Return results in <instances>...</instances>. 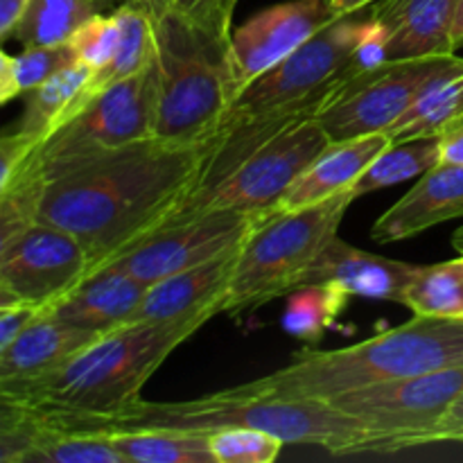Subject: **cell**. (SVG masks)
I'll list each match as a JSON object with an SVG mask.
<instances>
[{"label":"cell","instance_id":"6da1fadb","mask_svg":"<svg viewBox=\"0 0 463 463\" xmlns=\"http://www.w3.org/2000/svg\"><path fill=\"white\" fill-rule=\"evenodd\" d=\"M211 138L199 145L138 140L52 172L36 222L75 235L90 271L98 269L175 217L193 193Z\"/></svg>","mask_w":463,"mask_h":463},{"label":"cell","instance_id":"7a4b0ae2","mask_svg":"<svg viewBox=\"0 0 463 463\" xmlns=\"http://www.w3.org/2000/svg\"><path fill=\"white\" fill-rule=\"evenodd\" d=\"M52 430L109 434L122 430H170L206 434L226 428H258L285 443L319 446L330 455L389 452L384 439L375 437L357 419L328 401H283L253 393L242 384L194 401L156 402L134 398L109 414H36Z\"/></svg>","mask_w":463,"mask_h":463},{"label":"cell","instance_id":"3957f363","mask_svg":"<svg viewBox=\"0 0 463 463\" xmlns=\"http://www.w3.org/2000/svg\"><path fill=\"white\" fill-rule=\"evenodd\" d=\"M457 366H463V319L414 315L353 346L301 353L285 369L242 387L283 401H330L371 384Z\"/></svg>","mask_w":463,"mask_h":463},{"label":"cell","instance_id":"277c9868","mask_svg":"<svg viewBox=\"0 0 463 463\" xmlns=\"http://www.w3.org/2000/svg\"><path fill=\"white\" fill-rule=\"evenodd\" d=\"M206 324V319L127 324L93 339L50 373L0 389L36 414H109L138 398L172 351Z\"/></svg>","mask_w":463,"mask_h":463},{"label":"cell","instance_id":"5b68a950","mask_svg":"<svg viewBox=\"0 0 463 463\" xmlns=\"http://www.w3.org/2000/svg\"><path fill=\"white\" fill-rule=\"evenodd\" d=\"M156 122L154 138L206 143L224 122L240 89L231 39H220L176 12L156 18Z\"/></svg>","mask_w":463,"mask_h":463},{"label":"cell","instance_id":"8992f818","mask_svg":"<svg viewBox=\"0 0 463 463\" xmlns=\"http://www.w3.org/2000/svg\"><path fill=\"white\" fill-rule=\"evenodd\" d=\"M355 202L342 193L297 211H271L242 242L222 312L240 315L288 297Z\"/></svg>","mask_w":463,"mask_h":463},{"label":"cell","instance_id":"52a82bcc","mask_svg":"<svg viewBox=\"0 0 463 463\" xmlns=\"http://www.w3.org/2000/svg\"><path fill=\"white\" fill-rule=\"evenodd\" d=\"M371 25L369 14L337 16L283 61L249 81L233 99L224 122L267 116L335 95L348 77L357 75V50Z\"/></svg>","mask_w":463,"mask_h":463},{"label":"cell","instance_id":"ba28073f","mask_svg":"<svg viewBox=\"0 0 463 463\" xmlns=\"http://www.w3.org/2000/svg\"><path fill=\"white\" fill-rule=\"evenodd\" d=\"M156 66L98 90L80 113L36 147L43 176L98 154L154 138Z\"/></svg>","mask_w":463,"mask_h":463},{"label":"cell","instance_id":"9c48e42d","mask_svg":"<svg viewBox=\"0 0 463 463\" xmlns=\"http://www.w3.org/2000/svg\"><path fill=\"white\" fill-rule=\"evenodd\" d=\"M328 143V134L315 113L297 118L249 149L247 156L215 188L185 199L172 220L194 215L206 208L276 211L289 185L324 152Z\"/></svg>","mask_w":463,"mask_h":463},{"label":"cell","instance_id":"30bf717a","mask_svg":"<svg viewBox=\"0 0 463 463\" xmlns=\"http://www.w3.org/2000/svg\"><path fill=\"white\" fill-rule=\"evenodd\" d=\"M463 72V57L384 61L348 77L319 111L317 120L330 140H348L387 131L425 90L446 77Z\"/></svg>","mask_w":463,"mask_h":463},{"label":"cell","instance_id":"8fae6325","mask_svg":"<svg viewBox=\"0 0 463 463\" xmlns=\"http://www.w3.org/2000/svg\"><path fill=\"white\" fill-rule=\"evenodd\" d=\"M463 393V366L371 384L330 398V405L384 439L389 452L430 446L452 402Z\"/></svg>","mask_w":463,"mask_h":463},{"label":"cell","instance_id":"7c38bea8","mask_svg":"<svg viewBox=\"0 0 463 463\" xmlns=\"http://www.w3.org/2000/svg\"><path fill=\"white\" fill-rule=\"evenodd\" d=\"M269 213L206 208L167 222L104 265L118 267L140 283L152 285L176 271L203 265L240 249Z\"/></svg>","mask_w":463,"mask_h":463},{"label":"cell","instance_id":"4fadbf2b","mask_svg":"<svg viewBox=\"0 0 463 463\" xmlns=\"http://www.w3.org/2000/svg\"><path fill=\"white\" fill-rule=\"evenodd\" d=\"M89 271V256L75 235L34 222L0 262V283L23 306L45 310Z\"/></svg>","mask_w":463,"mask_h":463},{"label":"cell","instance_id":"5bb4252c","mask_svg":"<svg viewBox=\"0 0 463 463\" xmlns=\"http://www.w3.org/2000/svg\"><path fill=\"white\" fill-rule=\"evenodd\" d=\"M337 16L333 0H285L235 27L231 32V63L238 89L242 90L283 61Z\"/></svg>","mask_w":463,"mask_h":463},{"label":"cell","instance_id":"9a60e30c","mask_svg":"<svg viewBox=\"0 0 463 463\" xmlns=\"http://www.w3.org/2000/svg\"><path fill=\"white\" fill-rule=\"evenodd\" d=\"M414 267L416 265H410V262L362 251V249L344 242L339 235H333L319 251V256L315 258V262L307 267L306 274L301 276L297 288L301 285H335V288L344 289L348 297H364L371 301H389L402 306L407 280H410Z\"/></svg>","mask_w":463,"mask_h":463},{"label":"cell","instance_id":"2e32d148","mask_svg":"<svg viewBox=\"0 0 463 463\" xmlns=\"http://www.w3.org/2000/svg\"><path fill=\"white\" fill-rule=\"evenodd\" d=\"M235 256H238V249L215 260L188 267L147 285L143 303L136 310L131 324L215 319V315H222V303H224L231 276H233Z\"/></svg>","mask_w":463,"mask_h":463},{"label":"cell","instance_id":"e0dca14e","mask_svg":"<svg viewBox=\"0 0 463 463\" xmlns=\"http://www.w3.org/2000/svg\"><path fill=\"white\" fill-rule=\"evenodd\" d=\"M369 14L384 32L387 61L455 54V0H375Z\"/></svg>","mask_w":463,"mask_h":463},{"label":"cell","instance_id":"ac0fdd59","mask_svg":"<svg viewBox=\"0 0 463 463\" xmlns=\"http://www.w3.org/2000/svg\"><path fill=\"white\" fill-rule=\"evenodd\" d=\"M147 285L113 265L89 271L66 297L50 307L63 324L102 337L134 321Z\"/></svg>","mask_w":463,"mask_h":463},{"label":"cell","instance_id":"d6986e66","mask_svg":"<svg viewBox=\"0 0 463 463\" xmlns=\"http://www.w3.org/2000/svg\"><path fill=\"white\" fill-rule=\"evenodd\" d=\"M463 217V165L437 163L375 220L371 240L398 242Z\"/></svg>","mask_w":463,"mask_h":463},{"label":"cell","instance_id":"ffe728a7","mask_svg":"<svg viewBox=\"0 0 463 463\" xmlns=\"http://www.w3.org/2000/svg\"><path fill=\"white\" fill-rule=\"evenodd\" d=\"M389 143L392 140L384 131L360 136V138L330 140L324 152L289 185L276 211H297L348 193L357 176L384 147H389Z\"/></svg>","mask_w":463,"mask_h":463},{"label":"cell","instance_id":"44dd1931","mask_svg":"<svg viewBox=\"0 0 463 463\" xmlns=\"http://www.w3.org/2000/svg\"><path fill=\"white\" fill-rule=\"evenodd\" d=\"M95 335L63 324L48 310H39L0 353V387L50 373L89 346Z\"/></svg>","mask_w":463,"mask_h":463},{"label":"cell","instance_id":"7402d4cb","mask_svg":"<svg viewBox=\"0 0 463 463\" xmlns=\"http://www.w3.org/2000/svg\"><path fill=\"white\" fill-rule=\"evenodd\" d=\"M93 75V68L77 61L59 71L36 89L27 90L25 109L14 129L43 143L93 98V90H90Z\"/></svg>","mask_w":463,"mask_h":463},{"label":"cell","instance_id":"603a6c76","mask_svg":"<svg viewBox=\"0 0 463 463\" xmlns=\"http://www.w3.org/2000/svg\"><path fill=\"white\" fill-rule=\"evenodd\" d=\"M111 12L120 23V39L111 61L93 75V95L116 81L138 75L156 59V18L138 5H120Z\"/></svg>","mask_w":463,"mask_h":463},{"label":"cell","instance_id":"cb8c5ba5","mask_svg":"<svg viewBox=\"0 0 463 463\" xmlns=\"http://www.w3.org/2000/svg\"><path fill=\"white\" fill-rule=\"evenodd\" d=\"M463 120V72L430 86L384 134L392 143L441 136Z\"/></svg>","mask_w":463,"mask_h":463},{"label":"cell","instance_id":"d4e9b609","mask_svg":"<svg viewBox=\"0 0 463 463\" xmlns=\"http://www.w3.org/2000/svg\"><path fill=\"white\" fill-rule=\"evenodd\" d=\"M99 12H104L102 0H30L14 30V39L23 48L68 43Z\"/></svg>","mask_w":463,"mask_h":463},{"label":"cell","instance_id":"484cf974","mask_svg":"<svg viewBox=\"0 0 463 463\" xmlns=\"http://www.w3.org/2000/svg\"><path fill=\"white\" fill-rule=\"evenodd\" d=\"M125 463H215L206 434L170 430H122L109 432Z\"/></svg>","mask_w":463,"mask_h":463},{"label":"cell","instance_id":"4316f807","mask_svg":"<svg viewBox=\"0 0 463 463\" xmlns=\"http://www.w3.org/2000/svg\"><path fill=\"white\" fill-rule=\"evenodd\" d=\"M441 163L439 154V136L432 138H414L402 140V143H389L373 161L369 163L364 172L355 179V184L348 188L353 199H360L364 194L378 193L389 185L402 184L407 179L420 176Z\"/></svg>","mask_w":463,"mask_h":463},{"label":"cell","instance_id":"83f0119b","mask_svg":"<svg viewBox=\"0 0 463 463\" xmlns=\"http://www.w3.org/2000/svg\"><path fill=\"white\" fill-rule=\"evenodd\" d=\"M402 306L411 315L463 319V253L437 265H416L407 280Z\"/></svg>","mask_w":463,"mask_h":463},{"label":"cell","instance_id":"f1b7e54d","mask_svg":"<svg viewBox=\"0 0 463 463\" xmlns=\"http://www.w3.org/2000/svg\"><path fill=\"white\" fill-rule=\"evenodd\" d=\"M348 294L335 285H301L288 294L280 324L294 339L315 346L342 315Z\"/></svg>","mask_w":463,"mask_h":463},{"label":"cell","instance_id":"f546056e","mask_svg":"<svg viewBox=\"0 0 463 463\" xmlns=\"http://www.w3.org/2000/svg\"><path fill=\"white\" fill-rule=\"evenodd\" d=\"M39 425L41 437L27 463H125L111 439L104 434L52 430L41 420Z\"/></svg>","mask_w":463,"mask_h":463},{"label":"cell","instance_id":"4dcf8cb0","mask_svg":"<svg viewBox=\"0 0 463 463\" xmlns=\"http://www.w3.org/2000/svg\"><path fill=\"white\" fill-rule=\"evenodd\" d=\"M45 176L41 172L36 152L16 184L0 197V262L18 238L36 222Z\"/></svg>","mask_w":463,"mask_h":463},{"label":"cell","instance_id":"1f68e13d","mask_svg":"<svg viewBox=\"0 0 463 463\" xmlns=\"http://www.w3.org/2000/svg\"><path fill=\"white\" fill-rule=\"evenodd\" d=\"M215 463H274L288 443L258 428H226L208 437Z\"/></svg>","mask_w":463,"mask_h":463},{"label":"cell","instance_id":"d6a6232c","mask_svg":"<svg viewBox=\"0 0 463 463\" xmlns=\"http://www.w3.org/2000/svg\"><path fill=\"white\" fill-rule=\"evenodd\" d=\"M118 39H120V23H118L116 14L99 12L90 21H86L68 43L75 50L77 61L98 72L116 54Z\"/></svg>","mask_w":463,"mask_h":463},{"label":"cell","instance_id":"836d02e7","mask_svg":"<svg viewBox=\"0 0 463 463\" xmlns=\"http://www.w3.org/2000/svg\"><path fill=\"white\" fill-rule=\"evenodd\" d=\"M14 61H16L18 86H21L23 93H27L52 75H57L59 71L77 63V54L71 48V43L34 45V48L23 50L18 57H14Z\"/></svg>","mask_w":463,"mask_h":463},{"label":"cell","instance_id":"e575fe53","mask_svg":"<svg viewBox=\"0 0 463 463\" xmlns=\"http://www.w3.org/2000/svg\"><path fill=\"white\" fill-rule=\"evenodd\" d=\"M235 7L238 0H172V12L220 39H231Z\"/></svg>","mask_w":463,"mask_h":463},{"label":"cell","instance_id":"d590c367","mask_svg":"<svg viewBox=\"0 0 463 463\" xmlns=\"http://www.w3.org/2000/svg\"><path fill=\"white\" fill-rule=\"evenodd\" d=\"M39 145V140L16 129L0 134V197L16 184Z\"/></svg>","mask_w":463,"mask_h":463},{"label":"cell","instance_id":"8d00e7d4","mask_svg":"<svg viewBox=\"0 0 463 463\" xmlns=\"http://www.w3.org/2000/svg\"><path fill=\"white\" fill-rule=\"evenodd\" d=\"M39 437L41 425L34 414L16 428L0 430V463H27Z\"/></svg>","mask_w":463,"mask_h":463},{"label":"cell","instance_id":"74e56055","mask_svg":"<svg viewBox=\"0 0 463 463\" xmlns=\"http://www.w3.org/2000/svg\"><path fill=\"white\" fill-rule=\"evenodd\" d=\"M39 312V307L18 306L0 312V353L12 344V339L21 333L23 326Z\"/></svg>","mask_w":463,"mask_h":463},{"label":"cell","instance_id":"f35d334b","mask_svg":"<svg viewBox=\"0 0 463 463\" xmlns=\"http://www.w3.org/2000/svg\"><path fill=\"white\" fill-rule=\"evenodd\" d=\"M463 441V393L450 405L432 434V443Z\"/></svg>","mask_w":463,"mask_h":463},{"label":"cell","instance_id":"ab89813d","mask_svg":"<svg viewBox=\"0 0 463 463\" xmlns=\"http://www.w3.org/2000/svg\"><path fill=\"white\" fill-rule=\"evenodd\" d=\"M439 154H441V163L463 165V120L448 127L439 136Z\"/></svg>","mask_w":463,"mask_h":463},{"label":"cell","instance_id":"60d3db41","mask_svg":"<svg viewBox=\"0 0 463 463\" xmlns=\"http://www.w3.org/2000/svg\"><path fill=\"white\" fill-rule=\"evenodd\" d=\"M30 416H32L30 407L23 405L18 398L9 396L7 392L0 389V430L16 428V425L25 423Z\"/></svg>","mask_w":463,"mask_h":463},{"label":"cell","instance_id":"b9f144b4","mask_svg":"<svg viewBox=\"0 0 463 463\" xmlns=\"http://www.w3.org/2000/svg\"><path fill=\"white\" fill-rule=\"evenodd\" d=\"M21 93L23 90L16 80V61H14V57H9L7 52L0 50V107L12 102Z\"/></svg>","mask_w":463,"mask_h":463},{"label":"cell","instance_id":"7bdbcfd3","mask_svg":"<svg viewBox=\"0 0 463 463\" xmlns=\"http://www.w3.org/2000/svg\"><path fill=\"white\" fill-rule=\"evenodd\" d=\"M30 0H0V43L14 36L18 21Z\"/></svg>","mask_w":463,"mask_h":463},{"label":"cell","instance_id":"ee69618b","mask_svg":"<svg viewBox=\"0 0 463 463\" xmlns=\"http://www.w3.org/2000/svg\"><path fill=\"white\" fill-rule=\"evenodd\" d=\"M102 3L111 5L113 9L120 7V5H138V7L147 9L154 18H161L163 14L172 9V0H102Z\"/></svg>","mask_w":463,"mask_h":463},{"label":"cell","instance_id":"f6af8a7d","mask_svg":"<svg viewBox=\"0 0 463 463\" xmlns=\"http://www.w3.org/2000/svg\"><path fill=\"white\" fill-rule=\"evenodd\" d=\"M375 0H333V7L339 16H346V14H357L362 9L371 7Z\"/></svg>","mask_w":463,"mask_h":463},{"label":"cell","instance_id":"bcb514c9","mask_svg":"<svg viewBox=\"0 0 463 463\" xmlns=\"http://www.w3.org/2000/svg\"><path fill=\"white\" fill-rule=\"evenodd\" d=\"M452 36L457 48L463 45V0H455V21H452Z\"/></svg>","mask_w":463,"mask_h":463},{"label":"cell","instance_id":"7dc6e473","mask_svg":"<svg viewBox=\"0 0 463 463\" xmlns=\"http://www.w3.org/2000/svg\"><path fill=\"white\" fill-rule=\"evenodd\" d=\"M18 306H23V303L18 301V298L14 297L3 283H0V310H9V307H18Z\"/></svg>","mask_w":463,"mask_h":463},{"label":"cell","instance_id":"c3c4849f","mask_svg":"<svg viewBox=\"0 0 463 463\" xmlns=\"http://www.w3.org/2000/svg\"><path fill=\"white\" fill-rule=\"evenodd\" d=\"M452 247H455L459 253H463V226L461 229H457L455 235H452Z\"/></svg>","mask_w":463,"mask_h":463},{"label":"cell","instance_id":"681fc988","mask_svg":"<svg viewBox=\"0 0 463 463\" xmlns=\"http://www.w3.org/2000/svg\"><path fill=\"white\" fill-rule=\"evenodd\" d=\"M0 312H3V310H0Z\"/></svg>","mask_w":463,"mask_h":463}]
</instances>
